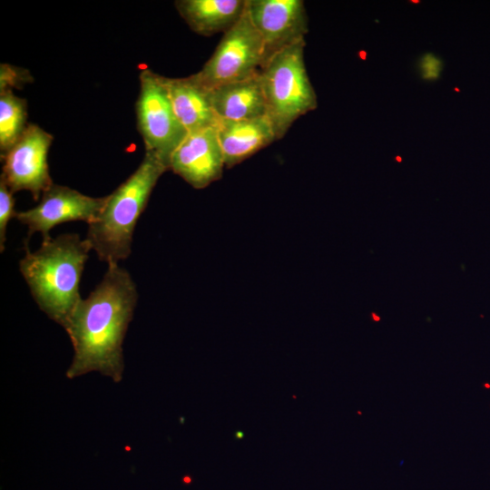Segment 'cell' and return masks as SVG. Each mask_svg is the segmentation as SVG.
I'll return each instance as SVG.
<instances>
[{
    "label": "cell",
    "mask_w": 490,
    "mask_h": 490,
    "mask_svg": "<svg viewBox=\"0 0 490 490\" xmlns=\"http://www.w3.org/2000/svg\"><path fill=\"white\" fill-rule=\"evenodd\" d=\"M168 170L157 156L146 152L134 172L106 196L104 206L89 224L85 238L100 260L109 266L129 257L137 220L159 178Z\"/></svg>",
    "instance_id": "cell-3"
},
{
    "label": "cell",
    "mask_w": 490,
    "mask_h": 490,
    "mask_svg": "<svg viewBox=\"0 0 490 490\" xmlns=\"http://www.w3.org/2000/svg\"><path fill=\"white\" fill-rule=\"evenodd\" d=\"M422 75L426 79H436L442 70V63L432 54L425 55L420 63Z\"/></svg>",
    "instance_id": "cell-18"
},
{
    "label": "cell",
    "mask_w": 490,
    "mask_h": 490,
    "mask_svg": "<svg viewBox=\"0 0 490 490\" xmlns=\"http://www.w3.org/2000/svg\"><path fill=\"white\" fill-rule=\"evenodd\" d=\"M265 61L262 39L247 10L227 32L211 58L193 78L208 89L260 73Z\"/></svg>",
    "instance_id": "cell-6"
},
{
    "label": "cell",
    "mask_w": 490,
    "mask_h": 490,
    "mask_svg": "<svg viewBox=\"0 0 490 490\" xmlns=\"http://www.w3.org/2000/svg\"><path fill=\"white\" fill-rule=\"evenodd\" d=\"M164 82L174 112L188 132L217 127L220 120L211 105L210 89L192 75L184 78L164 76Z\"/></svg>",
    "instance_id": "cell-13"
},
{
    "label": "cell",
    "mask_w": 490,
    "mask_h": 490,
    "mask_svg": "<svg viewBox=\"0 0 490 490\" xmlns=\"http://www.w3.org/2000/svg\"><path fill=\"white\" fill-rule=\"evenodd\" d=\"M175 5L192 31L208 36L230 29L244 14L246 0H180Z\"/></svg>",
    "instance_id": "cell-14"
},
{
    "label": "cell",
    "mask_w": 490,
    "mask_h": 490,
    "mask_svg": "<svg viewBox=\"0 0 490 490\" xmlns=\"http://www.w3.org/2000/svg\"><path fill=\"white\" fill-rule=\"evenodd\" d=\"M13 191L8 188L3 179L0 178V250H5V232L9 220L15 217V199Z\"/></svg>",
    "instance_id": "cell-16"
},
{
    "label": "cell",
    "mask_w": 490,
    "mask_h": 490,
    "mask_svg": "<svg viewBox=\"0 0 490 490\" xmlns=\"http://www.w3.org/2000/svg\"><path fill=\"white\" fill-rule=\"evenodd\" d=\"M210 96L219 120L244 121L267 116L259 74L213 87L210 89Z\"/></svg>",
    "instance_id": "cell-12"
},
{
    "label": "cell",
    "mask_w": 490,
    "mask_h": 490,
    "mask_svg": "<svg viewBox=\"0 0 490 490\" xmlns=\"http://www.w3.org/2000/svg\"><path fill=\"white\" fill-rule=\"evenodd\" d=\"M53 136L35 124H28L15 145L3 156L1 179L13 191L26 190L35 201L54 183L47 162Z\"/></svg>",
    "instance_id": "cell-7"
},
{
    "label": "cell",
    "mask_w": 490,
    "mask_h": 490,
    "mask_svg": "<svg viewBox=\"0 0 490 490\" xmlns=\"http://www.w3.org/2000/svg\"><path fill=\"white\" fill-rule=\"evenodd\" d=\"M136 116L146 152L153 153L169 168L172 152L188 131L174 112L164 76L149 69L140 74Z\"/></svg>",
    "instance_id": "cell-5"
},
{
    "label": "cell",
    "mask_w": 490,
    "mask_h": 490,
    "mask_svg": "<svg viewBox=\"0 0 490 490\" xmlns=\"http://www.w3.org/2000/svg\"><path fill=\"white\" fill-rule=\"evenodd\" d=\"M217 132L227 168L278 140L268 116L244 121L220 120Z\"/></svg>",
    "instance_id": "cell-11"
},
{
    "label": "cell",
    "mask_w": 490,
    "mask_h": 490,
    "mask_svg": "<svg viewBox=\"0 0 490 490\" xmlns=\"http://www.w3.org/2000/svg\"><path fill=\"white\" fill-rule=\"evenodd\" d=\"M106 196L93 198L67 186L53 184L41 196L39 203L15 218L28 229V237L42 233L43 240L50 237V230L62 223L83 220L90 224L99 216Z\"/></svg>",
    "instance_id": "cell-8"
},
{
    "label": "cell",
    "mask_w": 490,
    "mask_h": 490,
    "mask_svg": "<svg viewBox=\"0 0 490 490\" xmlns=\"http://www.w3.org/2000/svg\"><path fill=\"white\" fill-rule=\"evenodd\" d=\"M224 166L217 127L188 132L169 163V169L195 189H203L220 179Z\"/></svg>",
    "instance_id": "cell-10"
},
{
    "label": "cell",
    "mask_w": 490,
    "mask_h": 490,
    "mask_svg": "<svg viewBox=\"0 0 490 490\" xmlns=\"http://www.w3.org/2000/svg\"><path fill=\"white\" fill-rule=\"evenodd\" d=\"M138 299L131 275L109 265L98 286L74 309L65 330L74 354L68 378L99 372L120 382L124 369L122 342Z\"/></svg>",
    "instance_id": "cell-1"
},
{
    "label": "cell",
    "mask_w": 490,
    "mask_h": 490,
    "mask_svg": "<svg viewBox=\"0 0 490 490\" xmlns=\"http://www.w3.org/2000/svg\"><path fill=\"white\" fill-rule=\"evenodd\" d=\"M90 250L85 239L66 233L44 240L33 252L25 245V255L19 262L40 309L64 328L82 299L79 284Z\"/></svg>",
    "instance_id": "cell-2"
},
{
    "label": "cell",
    "mask_w": 490,
    "mask_h": 490,
    "mask_svg": "<svg viewBox=\"0 0 490 490\" xmlns=\"http://www.w3.org/2000/svg\"><path fill=\"white\" fill-rule=\"evenodd\" d=\"M243 436H244V434H243L242 432H240V431H237V432L235 433V437H236L237 439H240V438H241V437H243Z\"/></svg>",
    "instance_id": "cell-19"
},
{
    "label": "cell",
    "mask_w": 490,
    "mask_h": 490,
    "mask_svg": "<svg viewBox=\"0 0 490 490\" xmlns=\"http://www.w3.org/2000/svg\"><path fill=\"white\" fill-rule=\"evenodd\" d=\"M305 41H301L275 53L259 73L267 116L278 139L287 133L299 117L318 106L305 66Z\"/></svg>",
    "instance_id": "cell-4"
},
{
    "label": "cell",
    "mask_w": 490,
    "mask_h": 490,
    "mask_svg": "<svg viewBox=\"0 0 490 490\" xmlns=\"http://www.w3.org/2000/svg\"><path fill=\"white\" fill-rule=\"evenodd\" d=\"M485 386L486 387H489V385H488V384H485Z\"/></svg>",
    "instance_id": "cell-20"
},
{
    "label": "cell",
    "mask_w": 490,
    "mask_h": 490,
    "mask_svg": "<svg viewBox=\"0 0 490 490\" xmlns=\"http://www.w3.org/2000/svg\"><path fill=\"white\" fill-rule=\"evenodd\" d=\"M0 71V91L11 89L13 86L18 87L30 78L26 71L8 64H2Z\"/></svg>",
    "instance_id": "cell-17"
},
{
    "label": "cell",
    "mask_w": 490,
    "mask_h": 490,
    "mask_svg": "<svg viewBox=\"0 0 490 490\" xmlns=\"http://www.w3.org/2000/svg\"><path fill=\"white\" fill-rule=\"evenodd\" d=\"M26 101L14 94L12 89L0 91V152L3 157L25 131Z\"/></svg>",
    "instance_id": "cell-15"
},
{
    "label": "cell",
    "mask_w": 490,
    "mask_h": 490,
    "mask_svg": "<svg viewBox=\"0 0 490 490\" xmlns=\"http://www.w3.org/2000/svg\"><path fill=\"white\" fill-rule=\"evenodd\" d=\"M247 13L264 45V63L275 53L305 41L308 16L301 0H246Z\"/></svg>",
    "instance_id": "cell-9"
}]
</instances>
